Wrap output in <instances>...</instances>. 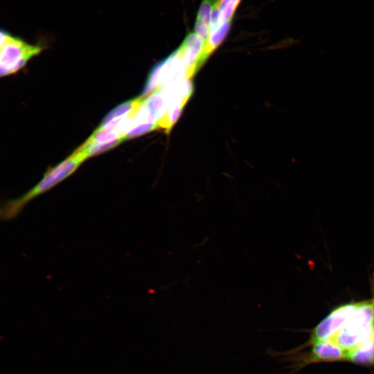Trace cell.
I'll list each match as a JSON object with an SVG mask.
<instances>
[{
    "mask_svg": "<svg viewBox=\"0 0 374 374\" xmlns=\"http://www.w3.org/2000/svg\"><path fill=\"white\" fill-rule=\"evenodd\" d=\"M307 341L287 350L303 354L307 365L348 361L362 365L374 364V296L341 304L308 330Z\"/></svg>",
    "mask_w": 374,
    "mask_h": 374,
    "instance_id": "cell-1",
    "label": "cell"
},
{
    "mask_svg": "<svg viewBox=\"0 0 374 374\" xmlns=\"http://www.w3.org/2000/svg\"><path fill=\"white\" fill-rule=\"evenodd\" d=\"M82 163L73 153L61 163L48 168L42 179L26 193L17 198L0 204V220L6 221L16 217L28 203L69 177Z\"/></svg>",
    "mask_w": 374,
    "mask_h": 374,
    "instance_id": "cell-2",
    "label": "cell"
},
{
    "mask_svg": "<svg viewBox=\"0 0 374 374\" xmlns=\"http://www.w3.org/2000/svg\"><path fill=\"white\" fill-rule=\"evenodd\" d=\"M45 48L0 26V78L18 74Z\"/></svg>",
    "mask_w": 374,
    "mask_h": 374,
    "instance_id": "cell-3",
    "label": "cell"
},
{
    "mask_svg": "<svg viewBox=\"0 0 374 374\" xmlns=\"http://www.w3.org/2000/svg\"><path fill=\"white\" fill-rule=\"evenodd\" d=\"M205 44L195 33H189L177 50L186 71L188 79L193 75L208 58L204 54Z\"/></svg>",
    "mask_w": 374,
    "mask_h": 374,
    "instance_id": "cell-4",
    "label": "cell"
},
{
    "mask_svg": "<svg viewBox=\"0 0 374 374\" xmlns=\"http://www.w3.org/2000/svg\"><path fill=\"white\" fill-rule=\"evenodd\" d=\"M214 1L202 0L196 17L195 33L204 44L206 43L209 35L211 10Z\"/></svg>",
    "mask_w": 374,
    "mask_h": 374,
    "instance_id": "cell-5",
    "label": "cell"
},
{
    "mask_svg": "<svg viewBox=\"0 0 374 374\" xmlns=\"http://www.w3.org/2000/svg\"><path fill=\"white\" fill-rule=\"evenodd\" d=\"M144 100L145 98L141 96L119 105L105 116L100 126H104L116 118L127 116L132 112H137Z\"/></svg>",
    "mask_w": 374,
    "mask_h": 374,
    "instance_id": "cell-6",
    "label": "cell"
},
{
    "mask_svg": "<svg viewBox=\"0 0 374 374\" xmlns=\"http://www.w3.org/2000/svg\"><path fill=\"white\" fill-rule=\"evenodd\" d=\"M231 26V21H229L209 32L208 37L204 48V54L207 57L223 42L229 31Z\"/></svg>",
    "mask_w": 374,
    "mask_h": 374,
    "instance_id": "cell-7",
    "label": "cell"
},
{
    "mask_svg": "<svg viewBox=\"0 0 374 374\" xmlns=\"http://www.w3.org/2000/svg\"><path fill=\"white\" fill-rule=\"evenodd\" d=\"M241 0H221L218 27L226 21H232L235 10Z\"/></svg>",
    "mask_w": 374,
    "mask_h": 374,
    "instance_id": "cell-8",
    "label": "cell"
},
{
    "mask_svg": "<svg viewBox=\"0 0 374 374\" xmlns=\"http://www.w3.org/2000/svg\"><path fill=\"white\" fill-rule=\"evenodd\" d=\"M159 127L157 123H145L134 126L124 136V140L143 135Z\"/></svg>",
    "mask_w": 374,
    "mask_h": 374,
    "instance_id": "cell-9",
    "label": "cell"
}]
</instances>
